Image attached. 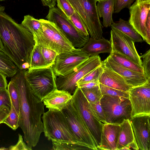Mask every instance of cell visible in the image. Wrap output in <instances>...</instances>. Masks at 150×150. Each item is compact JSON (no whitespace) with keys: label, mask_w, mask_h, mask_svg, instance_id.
Wrapping results in <instances>:
<instances>
[{"label":"cell","mask_w":150,"mask_h":150,"mask_svg":"<svg viewBox=\"0 0 150 150\" xmlns=\"http://www.w3.org/2000/svg\"><path fill=\"white\" fill-rule=\"evenodd\" d=\"M5 9L0 6V37L3 50L21 69L23 64H29L35 41L33 35L6 14Z\"/></svg>","instance_id":"cell-2"},{"label":"cell","mask_w":150,"mask_h":150,"mask_svg":"<svg viewBox=\"0 0 150 150\" xmlns=\"http://www.w3.org/2000/svg\"><path fill=\"white\" fill-rule=\"evenodd\" d=\"M120 125L117 150H139L130 120H125Z\"/></svg>","instance_id":"cell-20"},{"label":"cell","mask_w":150,"mask_h":150,"mask_svg":"<svg viewBox=\"0 0 150 150\" xmlns=\"http://www.w3.org/2000/svg\"><path fill=\"white\" fill-rule=\"evenodd\" d=\"M140 56L143 60L142 66L143 68L144 74L148 81L150 80V49Z\"/></svg>","instance_id":"cell-38"},{"label":"cell","mask_w":150,"mask_h":150,"mask_svg":"<svg viewBox=\"0 0 150 150\" xmlns=\"http://www.w3.org/2000/svg\"><path fill=\"white\" fill-rule=\"evenodd\" d=\"M110 41L112 50L115 51L128 58L137 64L142 66V61L130 38L113 28H111Z\"/></svg>","instance_id":"cell-13"},{"label":"cell","mask_w":150,"mask_h":150,"mask_svg":"<svg viewBox=\"0 0 150 150\" xmlns=\"http://www.w3.org/2000/svg\"><path fill=\"white\" fill-rule=\"evenodd\" d=\"M38 45L46 63L49 67L52 66L58 54L53 50Z\"/></svg>","instance_id":"cell-37"},{"label":"cell","mask_w":150,"mask_h":150,"mask_svg":"<svg viewBox=\"0 0 150 150\" xmlns=\"http://www.w3.org/2000/svg\"><path fill=\"white\" fill-rule=\"evenodd\" d=\"M109 56L115 62L121 66L127 69L144 74L142 66L139 65L123 55L112 50Z\"/></svg>","instance_id":"cell-26"},{"label":"cell","mask_w":150,"mask_h":150,"mask_svg":"<svg viewBox=\"0 0 150 150\" xmlns=\"http://www.w3.org/2000/svg\"><path fill=\"white\" fill-rule=\"evenodd\" d=\"M20 117L11 103V107L10 112L4 123L14 130L19 127Z\"/></svg>","instance_id":"cell-32"},{"label":"cell","mask_w":150,"mask_h":150,"mask_svg":"<svg viewBox=\"0 0 150 150\" xmlns=\"http://www.w3.org/2000/svg\"><path fill=\"white\" fill-rule=\"evenodd\" d=\"M44 6L48 7L49 8L55 7L56 0H40Z\"/></svg>","instance_id":"cell-47"},{"label":"cell","mask_w":150,"mask_h":150,"mask_svg":"<svg viewBox=\"0 0 150 150\" xmlns=\"http://www.w3.org/2000/svg\"><path fill=\"white\" fill-rule=\"evenodd\" d=\"M0 49L3 50V47L1 42V40L0 37ZM4 51V50H3Z\"/></svg>","instance_id":"cell-48"},{"label":"cell","mask_w":150,"mask_h":150,"mask_svg":"<svg viewBox=\"0 0 150 150\" xmlns=\"http://www.w3.org/2000/svg\"><path fill=\"white\" fill-rule=\"evenodd\" d=\"M56 2L58 8L69 20L75 12L71 4L67 0H56Z\"/></svg>","instance_id":"cell-36"},{"label":"cell","mask_w":150,"mask_h":150,"mask_svg":"<svg viewBox=\"0 0 150 150\" xmlns=\"http://www.w3.org/2000/svg\"><path fill=\"white\" fill-rule=\"evenodd\" d=\"M72 95V101L73 105L79 112L86 124L96 143L98 150L101 144L104 125L95 115L90 103L80 88L77 87Z\"/></svg>","instance_id":"cell-8"},{"label":"cell","mask_w":150,"mask_h":150,"mask_svg":"<svg viewBox=\"0 0 150 150\" xmlns=\"http://www.w3.org/2000/svg\"><path fill=\"white\" fill-rule=\"evenodd\" d=\"M6 76L0 71V88H7L8 86Z\"/></svg>","instance_id":"cell-46"},{"label":"cell","mask_w":150,"mask_h":150,"mask_svg":"<svg viewBox=\"0 0 150 150\" xmlns=\"http://www.w3.org/2000/svg\"><path fill=\"white\" fill-rule=\"evenodd\" d=\"M100 101L106 123L120 124L132 118V107L129 98L103 95Z\"/></svg>","instance_id":"cell-7"},{"label":"cell","mask_w":150,"mask_h":150,"mask_svg":"<svg viewBox=\"0 0 150 150\" xmlns=\"http://www.w3.org/2000/svg\"><path fill=\"white\" fill-rule=\"evenodd\" d=\"M7 88L11 103L19 114L20 99L18 89L15 83L11 80L8 85Z\"/></svg>","instance_id":"cell-31"},{"label":"cell","mask_w":150,"mask_h":150,"mask_svg":"<svg viewBox=\"0 0 150 150\" xmlns=\"http://www.w3.org/2000/svg\"><path fill=\"white\" fill-rule=\"evenodd\" d=\"M19 70L11 58L0 49V71L6 77H12Z\"/></svg>","instance_id":"cell-24"},{"label":"cell","mask_w":150,"mask_h":150,"mask_svg":"<svg viewBox=\"0 0 150 150\" xmlns=\"http://www.w3.org/2000/svg\"><path fill=\"white\" fill-rule=\"evenodd\" d=\"M81 49L91 56L98 55L101 53H110L112 48L110 41L104 38L95 39L91 37Z\"/></svg>","instance_id":"cell-22"},{"label":"cell","mask_w":150,"mask_h":150,"mask_svg":"<svg viewBox=\"0 0 150 150\" xmlns=\"http://www.w3.org/2000/svg\"><path fill=\"white\" fill-rule=\"evenodd\" d=\"M145 31L146 36L144 41L150 45V11L149 12L145 23Z\"/></svg>","instance_id":"cell-43"},{"label":"cell","mask_w":150,"mask_h":150,"mask_svg":"<svg viewBox=\"0 0 150 150\" xmlns=\"http://www.w3.org/2000/svg\"><path fill=\"white\" fill-rule=\"evenodd\" d=\"M115 0H106L98 2L96 5L99 17L103 19L104 27L110 26L113 23L112 15L114 12Z\"/></svg>","instance_id":"cell-23"},{"label":"cell","mask_w":150,"mask_h":150,"mask_svg":"<svg viewBox=\"0 0 150 150\" xmlns=\"http://www.w3.org/2000/svg\"><path fill=\"white\" fill-rule=\"evenodd\" d=\"M42 28L33 36L35 44L53 50L58 54L75 48L62 30L54 23L39 19Z\"/></svg>","instance_id":"cell-3"},{"label":"cell","mask_w":150,"mask_h":150,"mask_svg":"<svg viewBox=\"0 0 150 150\" xmlns=\"http://www.w3.org/2000/svg\"><path fill=\"white\" fill-rule=\"evenodd\" d=\"M101 62L98 55L90 56L87 60L69 74L57 76V88L66 91L73 95L77 88V83L89 72L100 65Z\"/></svg>","instance_id":"cell-9"},{"label":"cell","mask_w":150,"mask_h":150,"mask_svg":"<svg viewBox=\"0 0 150 150\" xmlns=\"http://www.w3.org/2000/svg\"><path fill=\"white\" fill-rule=\"evenodd\" d=\"M72 97L73 95L68 92L56 88L44 99L43 102L49 110L62 111Z\"/></svg>","instance_id":"cell-18"},{"label":"cell","mask_w":150,"mask_h":150,"mask_svg":"<svg viewBox=\"0 0 150 150\" xmlns=\"http://www.w3.org/2000/svg\"><path fill=\"white\" fill-rule=\"evenodd\" d=\"M3 106L11 109V101L7 88H0V107Z\"/></svg>","instance_id":"cell-40"},{"label":"cell","mask_w":150,"mask_h":150,"mask_svg":"<svg viewBox=\"0 0 150 150\" xmlns=\"http://www.w3.org/2000/svg\"><path fill=\"white\" fill-rule=\"evenodd\" d=\"M100 83L99 80H94L90 81L85 83L77 84V87L81 88H90L99 85Z\"/></svg>","instance_id":"cell-45"},{"label":"cell","mask_w":150,"mask_h":150,"mask_svg":"<svg viewBox=\"0 0 150 150\" xmlns=\"http://www.w3.org/2000/svg\"><path fill=\"white\" fill-rule=\"evenodd\" d=\"M32 148L24 143L22 136L20 134H18V139L17 143L15 145L10 146L8 149V150H32Z\"/></svg>","instance_id":"cell-42"},{"label":"cell","mask_w":150,"mask_h":150,"mask_svg":"<svg viewBox=\"0 0 150 150\" xmlns=\"http://www.w3.org/2000/svg\"><path fill=\"white\" fill-rule=\"evenodd\" d=\"M25 76L33 94L42 102L48 94L57 88V76L52 66L29 68L25 71Z\"/></svg>","instance_id":"cell-5"},{"label":"cell","mask_w":150,"mask_h":150,"mask_svg":"<svg viewBox=\"0 0 150 150\" xmlns=\"http://www.w3.org/2000/svg\"><path fill=\"white\" fill-rule=\"evenodd\" d=\"M103 71V68L101 65L92 70L80 80L77 83V85L92 81L99 80Z\"/></svg>","instance_id":"cell-35"},{"label":"cell","mask_w":150,"mask_h":150,"mask_svg":"<svg viewBox=\"0 0 150 150\" xmlns=\"http://www.w3.org/2000/svg\"><path fill=\"white\" fill-rule=\"evenodd\" d=\"M10 111V109L8 107L5 106L0 107V124L4 123Z\"/></svg>","instance_id":"cell-44"},{"label":"cell","mask_w":150,"mask_h":150,"mask_svg":"<svg viewBox=\"0 0 150 150\" xmlns=\"http://www.w3.org/2000/svg\"><path fill=\"white\" fill-rule=\"evenodd\" d=\"M5 0H0V1H4Z\"/></svg>","instance_id":"cell-51"},{"label":"cell","mask_w":150,"mask_h":150,"mask_svg":"<svg viewBox=\"0 0 150 150\" xmlns=\"http://www.w3.org/2000/svg\"><path fill=\"white\" fill-rule=\"evenodd\" d=\"M101 64L120 75L132 87L144 84L148 81L145 74L126 68L114 61L109 56Z\"/></svg>","instance_id":"cell-17"},{"label":"cell","mask_w":150,"mask_h":150,"mask_svg":"<svg viewBox=\"0 0 150 150\" xmlns=\"http://www.w3.org/2000/svg\"><path fill=\"white\" fill-rule=\"evenodd\" d=\"M69 20L79 32L85 36H89L84 23L79 15L76 12H75L71 16Z\"/></svg>","instance_id":"cell-33"},{"label":"cell","mask_w":150,"mask_h":150,"mask_svg":"<svg viewBox=\"0 0 150 150\" xmlns=\"http://www.w3.org/2000/svg\"><path fill=\"white\" fill-rule=\"evenodd\" d=\"M84 23L91 37H103L102 25L98 13L96 0H67Z\"/></svg>","instance_id":"cell-6"},{"label":"cell","mask_w":150,"mask_h":150,"mask_svg":"<svg viewBox=\"0 0 150 150\" xmlns=\"http://www.w3.org/2000/svg\"><path fill=\"white\" fill-rule=\"evenodd\" d=\"M132 107V117L150 114V80L142 85L132 87L128 91Z\"/></svg>","instance_id":"cell-14"},{"label":"cell","mask_w":150,"mask_h":150,"mask_svg":"<svg viewBox=\"0 0 150 150\" xmlns=\"http://www.w3.org/2000/svg\"><path fill=\"white\" fill-rule=\"evenodd\" d=\"M90 57L81 48H75L71 51L58 54L52 67L57 76H64L70 73Z\"/></svg>","instance_id":"cell-12"},{"label":"cell","mask_w":150,"mask_h":150,"mask_svg":"<svg viewBox=\"0 0 150 150\" xmlns=\"http://www.w3.org/2000/svg\"><path fill=\"white\" fill-rule=\"evenodd\" d=\"M52 149L55 150H92L88 146L82 143L51 140Z\"/></svg>","instance_id":"cell-27"},{"label":"cell","mask_w":150,"mask_h":150,"mask_svg":"<svg viewBox=\"0 0 150 150\" xmlns=\"http://www.w3.org/2000/svg\"><path fill=\"white\" fill-rule=\"evenodd\" d=\"M46 18L62 30L75 48H81L88 42L89 36H85L79 32L57 8L54 7L49 8Z\"/></svg>","instance_id":"cell-10"},{"label":"cell","mask_w":150,"mask_h":150,"mask_svg":"<svg viewBox=\"0 0 150 150\" xmlns=\"http://www.w3.org/2000/svg\"><path fill=\"white\" fill-rule=\"evenodd\" d=\"M8 150V149L5 147H1L0 148V150Z\"/></svg>","instance_id":"cell-49"},{"label":"cell","mask_w":150,"mask_h":150,"mask_svg":"<svg viewBox=\"0 0 150 150\" xmlns=\"http://www.w3.org/2000/svg\"><path fill=\"white\" fill-rule=\"evenodd\" d=\"M129 23L144 40L145 23L150 11V0H136L129 9Z\"/></svg>","instance_id":"cell-16"},{"label":"cell","mask_w":150,"mask_h":150,"mask_svg":"<svg viewBox=\"0 0 150 150\" xmlns=\"http://www.w3.org/2000/svg\"><path fill=\"white\" fill-rule=\"evenodd\" d=\"M62 112L76 136L82 143L97 150L96 143L83 118L73 105L72 100Z\"/></svg>","instance_id":"cell-11"},{"label":"cell","mask_w":150,"mask_h":150,"mask_svg":"<svg viewBox=\"0 0 150 150\" xmlns=\"http://www.w3.org/2000/svg\"><path fill=\"white\" fill-rule=\"evenodd\" d=\"M30 68L38 69L49 67L44 59L38 45L35 44L30 59Z\"/></svg>","instance_id":"cell-28"},{"label":"cell","mask_w":150,"mask_h":150,"mask_svg":"<svg viewBox=\"0 0 150 150\" xmlns=\"http://www.w3.org/2000/svg\"><path fill=\"white\" fill-rule=\"evenodd\" d=\"M96 0L97 1L100 2V1H104L105 0Z\"/></svg>","instance_id":"cell-50"},{"label":"cell","mask_w":150,"mask_h":150,"mask_svg":"<svg viewBox=\"0 0 150 150\" xmlns=\"http://www.w3.org/2000/svg\"><path fill=\"white\" fill-rule=\"evenodd\" d=\"M25 69H20L11 80L15 83L20 99L19 127L27 145L36 146L44 131L41 116L45 112L44 105L33 93L25 76Z\"/></svg>","instance_id":"cell-1"},{"label":"cell","mask_w":150,"mask_h":150,"mask_svg":"<svg viewBox=\"0 0 150 150\" xmlns=\"http://www.w3.org/2000/svg\"><path fill=\"white\" fill-rule=\"evenodd\" d=\"M120 124L106 123L103 126L101 144L98 150H117Z\"/></svg>","instance_id":"cell-21"},{"label":"cell","mask_w":150,"mask_h":150,"mask_svg":"<svg viewBox=\"0 0 150 150\" xmlns=\"http://www.w3.org/2000/svg\"><path fill=\"white\" fill-rule=\"evenodd\" d=\"M134 1V0H115L114 12L118 13L125 8L129 9L132 4Z\"/></svg>","instance_id":"cell-41"},{"label":"cell","mask_w":150,"mask_h":150,"mask_svg":"<svg viewBox=\"0 0 150 150\" xmlns=\"http://www.w3.org/2000/svg\"><path fill=\"white\" fill-rule=\"evenodd\" d=\"M89 103L94 113L99 120L103 125L106 124L104 114L100 100L94 103Z\"/></svg>","instance_id":"cell-39"},{"label":"cell","mask_w":150,"mask_h":150,"mask_svg":"<svg viewBox=\"0 0 150 150\" xmlns=\"http://www.w3.org/2000/svg\"><path fill=\"white\" fill-rule=\"evenodd\" d=\"M101 65L103 71L99 80L100 84L125 91H128L132 88L118 73L102 64Z\"/></svg>","instance_id":"cell-19"},{"label":"cell","mask_w":150,"mask_h":150,"mask_svg":"<svg viewBox=\"0 0 150 150\" xmlns=\"http://www.w3.org/2000/svg\"><path fill=\"white\" fill-rule=\"evenodd\" d=\"M150 114H142L130 120L139 150H150Z\"/></svg>","instance_id":"cell-15"},{"label":"cell","mask_w":150,"mask_h":150,"mask_svg":"<svg viewBox=\"0 0 150 150\" xmlns=\"http://www.w3.org/2000/svg\"><path fill=\"white\" fill-rule=\"evenodd\" d=\"M21 24L33 35L37 33L42 28V24L40 20L29 15L24 16Z\"/></svg>","instance_id":"cell-29"},{"label":"cell","mask_w":150,"mask_h":150,"mask_svg":"<svg viewBox=\"0 0 150 150\" xmlns=\"http://www.w3.org/2000/svg\"><path fill=\"white\" fill-rule=\"evenodd\" d=\"M110 26L120 31L130 38L134 42H142L143 41L141 35L134 29L128 21L120 18L118 22H114Z\"/></svg>","instance_id":"cell-25"},{"label":"cell","mask_w":150,"mask_h":150,"mask_svg":"<svg viewBox=\"0 0 150 150\" xmlns=\"http://www.w3.org/2000/svg\"><path fill=\"white\" fill-rule=\"evenodd\" d=\"M100 86L102 95L129 98L128 91H125L117 89L100 83Z\"/></svg>","instance_id":"cell-34"},{"label":"cell","mask_w":150,"mask_h":150,"mask_svg":"<svg viewBox=\"0 0 150 150\" xmlns=\"http://www.w3.org/2000/svg\"><path fill=\"white\" fill-rule=\"evenodd\" d=\"M42 118L44 135L49 140H55L85 144L75 134L62 111L49 110L44 113Z\"/></svg>","instance_id":"cell-4"},{"label":"cell","mask_w":150,"mask_h":150,"mask_svg":"<svg viewBox=\"0 0 150 150\" xmlns=\"http://www.w3.org/2000/svg\"><path fill=\"white\" fill-rule=\"evenodd\" d=\"M84 96L90 103H94L99 100L102 97L100 85L90 88H80Z\"/></svg>","instance_id":"cell-30"}]
</instances>
